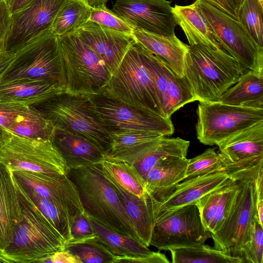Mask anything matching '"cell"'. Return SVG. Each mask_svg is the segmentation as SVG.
Returning a JSON list of instances; mask_svg holds the SVG:
<instances>
[{"mask_svg": "<svg viewBox=\"0 0 263 263\" xmlns=\"http://www.w3.org/2000/svg\"><path fill=\"white\" fill-rule=\"evenodd\" d=\"M85 212L109 229L141 242L132 219L104 176L101 163L68 169Z\"/></svg>", "mask_w": 263, "mask_h": 263, "instance_id": "6da1fadb", "label": "cell"}, {"mask_svg": "<svg viewBox=\"0 0 263 263\" xmlns=\"http://www.w3.org/2000/svg\"><path fill=\"white\" fill-rule=\"evenodd\" d=\"M15 183L22 218L15 226L10 240L0 251V256L7 263L42 262L54 252L63 250L66 241L15 181Z\"/></svg>", "mask_w": 263, "mask_h": 263, "instance_id": "7a4b0ae2", "label": "cell"}, {"mask_svg": "<svg viewBox=\"0 0 263 263\" xmlns=\"http://www.w3.org/2000/svg\"><path fill=\"white\" fill-rule=\"evenodd\" d=\"M248 70L222 49L203 45H189L186 54L184 77L197 101H219L223 93Z\"/></svg>", "mask_w": 263, "mask_h": 263, "instance_id": "3957f363", "label": "cell"}, {"mask_svg": "<svg viewBox=\"0 0 263 263\" xmlns=\"http://www.w3.org/2000/svg\"><path fill=\"white\" fill-rule=\"evenodd\" d=\"M97 95L141 111L165 117L159 106L154 80L143 62L136 40Z\"/></svg>", "mask_w": 263, "mask_h": 263, "instance_id": "277c9868", "label": "cell"}, {"mask_svg": "<svg viewBox=\"0 0 263 263\" xmlns=\"http://www.w3.org/2000/svg\"><path fill=\"white\" fill-rule=\"evenodd\" d=\"M59 40L60 84L64 93L97 95L111 76L104 62L73 32L59 36Z\"/></svg>", "mask_w": 263, "mask_h": 263, "instance_id": "5b68a950", "label": "cell"}, {"mask_svg": "<svg viewBox=\"0 0 263 263\" xmlns=\"http://www.w3.org/2000/svg\"><path fill=\"white\" fill-rule=\"evenodd\" d=\"M32 106L51 121L55 127L86 139L107 155L110 145L109 129L97 112L91 96L63 93Z\"/></svg>", "mask_w": 263, "mask_h": 263, "instance_id": "8992f818", "label": "cell"}, {"mask_svg": "<svg viewBox=\"0 0 263 263\" xmlns=\"http://www.w3.org/2000/svg\"><path fill=\"white\" fill-rule=\"evenodd\" d=\"M259 171L237 179L239 190L230 211L220 228L211 234L215 249L242 262L243 251L250 241L257 217L255 179Z\"/></svg>", "mask_w": 263, "mask_h": 263, "instance_id": "52a82bcc", "label": "cell"}, {"mask_svg": "<svg viewBox=\"0 0 263 263\" xmlns=\"http://www.w3.org/2000/svg\"><path fill=\"white\" fill-rule=\"evenodd\" d=\"M0 78V84L16 80H45L60 84L61 52L59 37L49 29L14 53Z\"/></svg>", "mask_w": 263, "mask_h": 263, "instance_id": "ba28073f", "label": "cell"}, {"mask_svg": "<svg viewBox=\"0 0 263 263\" xmlns=\"http://www.w3.org/2000/svg\"><path fill=\"white\" fill-rule=\"evenodd\" d=\"M0 162L11 172L66 174L68 168L53 141L36 140L0 128Z\"/></svg>", "mask_w": 263, "mask_h": 263, "instance_id": "9c48e42d", "label": "cell"}, {"mask_svg": "<svg viewBox=\"0 0 263 263\" xmlns=\"http://www.w3.org/2000/svg\"><path fill=\"white\" fill-rule=\"evenodd\" d=\"M196 126L202 144L217 145L230 136L263 121V109L222 103L199 102Z\"/></svg>", "mask_w": 263, "mask_h": 263, "instance_id": "30bf717a", "label": "cell"}, {"mask_svg": "<svg viewBox=\"0 0 263 263\" xmlns=\"http://www.w3.org/2000/svg\"><path fill=\"white\" fill-rule=\"evenodd\" d=\"M224 51L248 70L263 72V48L240 22L203 0H196Z\"/></svg>", "mask_w": 263, "mask_h": 263, "instance_id": "8fae6325", "label": "cell"}, {"mask_svg": "<svg viewBox=\"0 0 263 263\" xmlns=\"http://www.w3.org/2000/svg\"><path fill=\"white\" fill-rule=\"evenodd\" d=\"M211 233L204 227L198 207L193 203L154 221L150 245L159 250L195 247L204 243Z\"/></svg>", "mask_w": 263, "mask_h": 263, "instance_id": "7c38bea8", "label": "cell"}, {"mask_svg": "<svg viewBox=\"0 0 263 263\" xmlns=\"http://www.w3.org/2000/svg\"><path fill=\"white\" fill-rule=\"evenodd\" d=\"M230 178L254 172L263 167V121L230 136L217 145Z\"/></svg>", "mask_w": 263, "mask_h": 263, "instance_id": "4fadbf2b", "label": "cell"}, {"mask_svg": "<svg viewBox=\"0 0 263 263\" xmlns=\"http://www.w3.org/2000/svg\"><path fill=\"white\" fill-rule=\"evenodd\" d=\"M228 178L225 172L213 173L184 180L148 194L154 222L173 211L196 202Z\"/></svg>", "mask_w": 263, "mask_h": 263, "instance_id": "5bb4252c", "label": "cell"}, {"mask_svg": "<svg viewBox=\"0 0 263 263\" xmlns=\"http://www.w3.org/2000/svg\"><path fill=\"white\" fill-rule=\"evenodd\" d=\"M66 0H31L11 15L6 51L14 53L42 32L50 29Z\"/></svg>", "mask_w": 263, "mask_h": 263, "instance_id": "9a60e30c", "label": "cell"}, {"mask_svg": "<svg viewBox=\"0 0 263 263\" xmlns=\"http://www.w3.org/2000/svg\"><path fill=\"white\" fill-rule=\"evenodd\" d=\"M91 99L109 132L119 129L147 130L166 137L174 133L171 118L141 111L100 95L91 96Z\"/></svg>", "mask_w": 263, "mask_h": 263, "instance_id": "2e32d148", "label": "cell"}, {"mask_svg": "<svg viewBox=\"0 0 263 263\" xmlns=\"http://www.w3.org/2000/svg\"><path fill=\"white\" fill-rule=\"evenodd\" d=\"M167 0H116L111 10L135 28L168 36L177 25Z\"/></svg>", "mask_w": 263, "mask_h": 263, "instance_id": "e0dca14e", "label": "cell"}, {"mask_svg": "<svg viewBox=\"0 0 263 263\" xmlns=\"http://www.w3.org/2000/svg\"><path fill=\"white\" fill-rule=\"evenodd\" d=\"M15 181L66 210L74 219L85 212L78 190L68 175L25 170L11 172Z\"/></svg>", "mask_w": 263, "mask_h": 263, "instance_id": "ac0fdd59", "label": "cell"}, {"mask_svg": "<svg viewBox=\"0 0 263 263\" xmlns=\"http://www.w3.org/2000/svg\"><path fill=\"white\" fill-rule=\"evenodd\" d=\"M73 32L103 60L111 74L135 40L133 34L111 30L89 21Z\"/></svg>", "mask_w": 263, "mask_h": 263, "instance_id": "d6986e66", "label": "cell"}, {"mask_svg": "<svg viewBox=\"0 0 263 263\" xmlns=\"http://www.w3.org/2000/svg\"><path fill=\"white\" fill-rule=\"evenodd\" d=\"M238 190V180L229 177L196 201L202 224L211 234L216 232L221 227Z\"/></svg>", "mask_w": 263, "mask_h": 263, "instance_id": "ffe728a7", "label": "cell"}, {"mask_svg": "<svg viewBox=\"0 0 263 263\" xmlns=\"http://www.w3.org/2000/svg\"><path fill=\"white\" fill-rule=\"evenodd\" d=\"M132 34L136 41L158 56L177 76L184 77V62L189 45L175 34L165 36L138 28H134Z\"/></svg>", "mask_w": 263, "mask_h": 263, "instance_id": "44dd1931", "label": "cell"}, {"mask_svg": "<svg viewBox=\"0 0 263 263\" xmlns=\"http://www.w3.org/2000/svg\"><path fill=\"white\" fill-rule=\"evenodd\" d=\"M64 93L58 82L16 80L0 84V100L28 106L43 103Z\"/></svg>", "mask_w": 263, "mask_h": 263, "instance_id": "7402d4cb", "label": "cell"}, {"mask_svg": "<svg viewBox=\"0 0 263 263\" xmlns=\"http://www.w3.org/2000/svg\"><path fill=\"white\" fill-rule=\"evenodd\" d=\"M53 142L68 169L101 162L106 153L86 139L66 129L55 127Z\"/></svg>", "mask_w": 263, "mask_h": 263, "instance_id": "603a6c76", "label": "cell"}, {"mask_svg": "<svg viewBox=\"0 0 263 263\" xmlns=\"http://www.w3.org/2000/svg\"><path fill=\"white\" fill-rule=\"evenodd\" d=\"M109 136L110 145L107 155L132 164L141 158L157 138L165 136L155 131L129 129L110 130Z\"/></svg>", "mask_w": 263, "mask_h": 263, "instance_id": "cb8c5ba5", "label": "cell"}, {"mask_svg": "<svg viewBox=\"0 0 263 263\" xmlns=\"http://www.w3.org/2000/svg\"><path fill=\"white\" fill-rule=\"evenodd\" d=\"M21 218L18 190L12 173L0 162V251L10 240Z\"/></svg>", "mask_w": 263, "mask_h": 263, "instance_id": "d4e9b609", "label": "cell"}, {"mask_svg": "<svg viewBox=\"0 0 263 263\" xmlns=\"http://www.w3.org/2000/svg\"><path fill=\"white\" fill-rule=\"evenodd\" d=\"M172 10L177 24L185 33L190 46L203 45L224 51L196 1L187 6L175 5Z\"/></svg>", "mask_w": 263, "mask_h": 263, "instance_id": "484cf974", "label": "cell"}, {"mask_svg": "<svg viewBox=\"0 0 263 263\" xmlns=\"http://www.w3.org/2000/svg\"><path fill=\"white\" fill-rule=\"evenodd\" d=\"M106 178L133 222L141 242L148 247L154 222L148 194L145 197H139L123 188L114 180Z\"/></svg>", "mask_w": 263, "mask_h": 263, "instance_id": "4316f807", "label": "cell"}, {"mask_svg": "<svg viewBox=\"0 0 263 263\" xmlns=\"http://www.w3.org/2000/svg\"><path fill=\"white\" fill-rule=\"evenodd\" d=\"M219 102L263 109V72L247 70L223 93Z\"/></svg>", "mask_w": 263, "mask_h": 263, "instance_id": "83f0119b", "label": "cell"}, {"mask_svg": "<svg viewBox=\"0 0 263 263\" xmlns=\"http://www.w3.org/2000/svg\"><path fill=\"white\" fill-rule=\"evenodd\" d=\"M189 159L179 156H168L159 160L149 170L145 179L148 194L182 181Z\"/></svg>", "mask_w": 263, "mask_h": 263, "instance_id": "f1b7e54d", "label": "cell"}, {"mask_svg": "<svg viewBox=\"0 0 263 263\" xmlns=\"http://www.w3.org/2000/svg\"><path fill=\"white\" fill-rule=\"evenodd\" d=\"M87 216L95 234L115 255L118 257H138L147 255L153 252L140 241L117 233L87 214Z\"/></svg>", "mask_w": 263, "mask_h": 263, "instance_id": "f546056e", "label": "cell"}, {"mask_svg": "<svg viewBox=\"0 0 263 263\" xmlns=\"http://www.w3.org/2000/svg\"><path fill=\"white\" fill-rule=\"evenodd\" d=\"M100 163L106 178L114 180L136 196L139 197L147 196L145 181L132 164L107 155Z\"/></svg>", "mask_w": 263, "mask_h": 263, "instance_id": "4dcf8cb0", "label": "cell"}, {"mask_svg": "<svg viewBox=\"0 0 263 263\" xmlns=\"http://www.w3.org/2000/svg\"><path fill=\"white\" fill-rule=\"evenodd\" d=\"M55 129L51 121L34 106H30L8 129L26 138L53 141Z\"/></svg>", "mask_w": 263, "mask_h": 263, "instance_id": "1f68e13d", "label": "cell"}, {"mask_svg": "<svg viewBox=\"0 0 263 263\" xmlns=\"http://www.w3.org/2000/svg\"><path fill=\"white\" fill-rule=\"evenodd\" d=\"M16 183L27 198L61 234L65 241L70 240L71 239V228L74 219L68 212L58 204L40 196L31 188Z\"/></svg>", "mask_w": 263, "mask_h": 263, "instance_id": "d6a6232c", "label": "cell"}, {"mask_svg": "<svg viewBox=\"0 0 263 263\" xmlns=\"http://www.w3.org/2000/svg\"><path fill=\"white\" fill-rule=\"evenodd\" d=\"M90 12L83 0H66L54 18L52 32L58 37L73 32L88 22Z\"/></svg>", "mask_w": 263, "mask_h": 263, "instance_id": "836d02e7", "label": "cell"}, {"mask_svg": "<svg viewBox=\"0 0 263 263\" xmlns=\"http://www.w3.org/2000/svg\"><path fill=\"white\" fill-rule=\"evenodd\" d=\"M63 250L77 257L81 263H115L118 256L95 236L65 242Z\"/></svg>", "mask_w": 263, "mask_h": 263, "instance_id": "e575fe53", "label": "cell"}, {"mask_svg": "<svg viewBox=\"0 0 263 263\" xmlns=\"http://www.w3.org/2000/svg\"><path fill=\"white\" fill-rule=\"evenodd\" d=\"M173 263H242L241 259L232 257L204 243L195 247L169 250Z\"/></svg>", "mask_w": 263, "mask_h": 263, "instance_id": "d590c367", "label": "cell"}, {"mask_svg": "<svg viewBox=\"0 0 263 263\" xmlns=\"http://www.w3.org/2000/svg\"><path fill=\"white\" fill-rule=\"evenodd\" d=\"M262 2L242 0L237 11L238 21L254 42L263 48Z\"/></svg>", "mask_w": 263, "mask_h": 263, "instance_id": "8d00e7d4", "label": "cell"}, {"mask_svg": "<svg viewBox=\"0 0 263 263\" xmlns=\"http://www.w3.org/2000/svg\"><path fill=\"white\" fill-rule=\"evenodd\" d=\"M224 171L225 167L219 154L214 148H208L189 159L183 180Z\"/></svg>", "mask_w": 263, "mask_h": 263, "instance_id": "74e56055", "label": "cell"}, {"mask_svg": "<svg viewBox=\"0 0 263 263\" xmlns=\"http://www.w3.org/2000/svg\"><path fill=\"white\" fill-rule=\"evenodd\" d=\"M108 29L132 34L134 27L106 6L91 8L89 21Z\"/></svg>", "mask_w": 263, "mask_h": 263, "instance_id": "f35d334b", "label": "cell"}, {"mask_svg": "<svg viewBox=\"0 0 263 263\" xmlns=\"http://www.w3.org/2000/svg\"><path fill=\"white\" fill-rule=\"evenodd\" d=\"M262 227L257 217L250 241L243 251V262L263 263Z\"/></svg>", "mask_w": 263, "mask_h": 263, "instance_id": "ab89813d", "label": "cell"}, {"mask_svg": "<svg viewBox=\"0 0 263 263\" xmlns=\"http://www.w3.org/2000/svg\"><path fill=\"white\" fill-rule=\"evenodd\" d=\"M29 106L0 100V128L8 129Z\"/></svg>", "mask_w": 263, "mask_h": 263, "instance_id": "60d3db41", "label": "cell"}, {"mask_svg": "<svg viewBox=\"0 0 263 263\" xmlns=\"http://www.w3.org/2000/svg\"><path fill=\"white\" fill-rule=\"evenodd\" d=\"M11 13L6 1L0 3V52L6 51L11 29Z\"/></svg>", "mask_w": 263, "mask_h": 263, "instance_id": "b9f144b4", "label": "cell"}, {"mask_svg": "<svg viewBox=\"0 0 263 263\" xmlns=\"http://www.w3.org/2000/svg\"><path fill=\"white\" fill-rule=\"evenodd\" d=\"M95 235L85 212L74 219L71 228L70 240L79 239Z\"/></svg>", "mask_w": 263, "mask_h": 263, "instance_id": "7bdbcfd3", "label": "cell"}, {"mask_svg": "<svg viewBox=\"0 0 263 263\" xmlns=\"http://www.w3.org/2000/svg\"><path fill=\"white\" fill-rule=\"evenodd\" d=\"M169 263L165 254L160 252H153L152 254L138 257H117L115 263Z\"/></svg>", "mask_w": 263, "mask_h": 263, "instance_id": "ee69618b", "label": "cell"}, {"mask_svg": "<svg viewBox=\"0 0 263 263\" xmlns=\"http://www.w3.org/2000/svg\"><path fill=\"white\" fill-rule=\"evenodd\" d=\"M256 189L257 215L260 224L263 226V168L255 179Z\"/></svg>", "mask_w": 263, "mask_h": 263, "instance_id": "f6af8a7d", "label": "cell"}, {"mask_svg": "<svg viewBox=\"0 0 263 263\" xmlns=\"http://www.w3.org/2000/svg\"><path fill=\"white\" fill-rule=\"evenodd\" d=\"M42 262L81 263L80 260L67 250L57 251L44 259Z\"/></svg>", "mask_w": 263, "mask_h": 263, "instance_id": "bcb514c9", "label": "cell"}, {"mask_svg": "<svg viewBox=\"0 0 263 263\" xmlns=\"http://www.w3.org/2000/svg\"><path fill=\"white\" fill-rule=\"evenodd\" d=\"M203 1L238 21L237 14L231 8L226 0Z\"/></svg>", "mask_w": 263, "mask_h": 263, "instance_id": "7dc6e473", "label": "cell"}, {"mask_svg": "<svg viewBox=\"0 0 263 263\" xmlns=\"http://www.w3.org/2000/svg\"><path fill=\"white\" fill-rule=\"evenodd\" d=\"M14 53L7 51L0 52V78L13 60Z\"/></svg>", "mask_w": 263, "mask_h": 263, "instance_id": "c3c4849f", "label": "cell"}, {"mask_svg": "<svg viewBox=\"0 0 263 263\" xmlns=\"http://www.w3.org/2000/svg\"><path fill=\"white\" fill-rule=\"evenodd\" d=\"M31 0H6V2L11 14L27 5Z\"/></svg>", "mask_w": 263, "mask_h": 263, "instance_id": "681fc988", "label": "cell"}, {"mask_svg": "<svg viewBox=\"0 0 263 263\" xmlns=\"http://www.w3.org/2000/svg\"><path fill=\"white\" fill-rule=\"evenodd\" d=\"M90 7L97 8L106 6V4L109 0H83Z\"/></svg>", "mask_w": 263, "mask_h": 263, "instance_id": "f907efd6", "label": "cell"}, {"mask_svg": "<svg viewBox=\"0 0 263 263\" xmlns=\"http://www.w3.org/2000/svg\"><path fill=\"white\" fill-rule=\"evenodd\" d=\"M231 8L237 14L238 9L242 0H226Z\"/></svg>", "mask_w": 263, "mask_h": 263, "instance_id": "816d5d0a", "label": "cell"}, {"mask_svg": "<svg viewBox=\"0 0 263 263\" xmlns=\"http://www.w3.org/2000/svg\"><path fill=\"white\" fill-rule=\"evenodd\" d=\"M6 0H0V3L2 2L6 1Z\"/></svg>", "mask_w": 263, "mask_h": 263, "instance_id": "f5cc1de1", "label": "cell"}, {"mask_svg": "<svg viewBox=\"0 0 263 263\" xmlns=\"http://www.w3.org/2000/svg\"><path fill=\"white\" fill-rule=\"evenodd\" d=\"M261 2H262V0H260Z\"/></svg>", "mask_w": 263, "mask_h": 263, "instance_id": "db71d44e", "label": "cell"}]
</instances>
